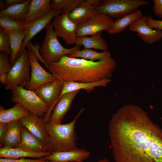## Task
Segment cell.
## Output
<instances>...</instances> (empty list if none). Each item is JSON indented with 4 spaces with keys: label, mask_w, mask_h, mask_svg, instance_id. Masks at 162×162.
Segmentation results:
<instances>
[{
    "label": "cell",
    "mask_w": 162,
    "mask_h": 162,
    "mask_svg": "<svg viewBox=\"0 0 162 162\" xmlns=\"http://www.w3.org/2000/svg\"><path fill=\"white\" fill-rule=\"evenodd\" d=\"M108 130L115 162H162V128L140 107H121Z\"/></svg>",
    "instance_id": "1"
},
{
    "label": "cell",
    "mask_w": 162,
    "mask_h": 162,
    "mask_svg": "<svg viewBox=\"0 0 162 162\" xmlns=\"http://www.w3.org/2000/svg\"><path fill=\"white\" fill-rule=\"evenodd\" d=\"M49 67L52 74L64 81L90 82L110 79L117 67V63L112 57L92 62L66 56Z\"/></svg>",
    "instance_id": "2"
},
{
    "label": "cell",
    "mask_w": 162,
    "mask_h": 162,
    "mask_svg": "<svg viewBox=\"0 0 162 162\" xmlns=\"http://www.w3.org/2000/svg\"><path fill=\"white\" fill-rule=\"evenodd\" d=\"M81 109L74 119L65 124L46 123L49 142L46 146L47 151L51 153L71 150L76 149L77 136L75 126L77 119L84 111Z\"/></svg>",
    "instance_id": "3"
},
{
    "label": "cell",
    "mask_w": 162,
    "mask_h": 162,
    "mask_svg": "<svg viewBox=\"0 0 162 162\" xmlns=\"http://www.w3.org/2000/svg\"><path fill=\"white\" fill-rule=\"evenodd\" d=\"M46 28V34L40 51L49 69V65L58 61L62 57L68 56L80 50L81 46L75 45L74 47L69 49L64 47L58 40V37L54 31L52 21Z\"/></svg>",
    "instance_id": "4"
},
{
    "label": "cell",
    "mask_w": 162,
    "mask_h": 162,
    "mask_svg": "<svg viewBox=\"0 0 162 162\" xmlns=\"http://www.w3.org/2000/svg\"><path fill=\"white\" fill-rule=\"evenodd\" d=\"M30 70L28 51L25 49L17 58L7 74L5 89L12 91L18 87L24 88L30 80Z\"/></svg>",
    "instance_id": "5"
},
{
    "label": "cell",
    "mask_w": 162,
    "mask_h": 162,
    "mask_svg": "<svg viewBox=\"0 0 162 162\" xmlns=\"http://www.w3.org/2000/svg\"><path fill=\"white\" fill-rule=\"evenodd\" d=\"M11 92V101L19 104L29 112L44 118L48 112L49 109L47 105L34 92L22 87H18Z\"/></svg>",
    "instance_id": "6"
},
{
    "label": "cell",
    "mask_w": 162,
    "mask_h": 162,
    "mask_svg": "<svg viewBox=\"0 0 162 162\" xmlns=\"http://www.w3.org/2000/svg\"><path fill=\"white\" fill-rule=\"evenodd\" d=\"M149 3L148 1L142 0H104L96 8L99 13L117 19Z\"/></svg>",
    "instance_id": "7"
},
{
    "label": "cell",
    "mask_w": 162,
    "mask_h": 162,
    "mask_svg": "<svg viewBox=\"0 0 162 162\" xmlns=\"http://www.w3.org/2000/svg\"><path fill=\"white\" fill-rule=\"evenodd\" d=\"M69 13L63 11L52 21L54 31L57 37L62 38L68 45L75 44L77 37V26L69 18Z\"/></svg>",
    "instance_id": "8"
},
{
    "label": "cell",
    "mask_w": 162,
    "mask_h": 162,
    "mask_svg": "<svg viewBox=\"0 0 162 162\" xmlns=\"http://www.w3.org/2000/svg\"><path fill=\"white\" fill-rule=\"evenodd\" d=\"M64 81L57 78L55 80L43 84L34 91L48 106L49 110L44 118L48 122L50 116L60 95Z\"/></svg>",
    "instance_id": "9"
},
{
    "label": "cell",
    "mask_w": 162,
    "mask_h": 162,
    "mask_svg": "<svg viewBox=\"0 0 162 162\" xmlns=\"http://www.w3.org/2000/svg\"><path fill=\"white\" fill-rule=\"evenodd\" d=\"M27 51L31 66V78L24 88L34 92L41 85L52 81L57 78L41 66L38 58L32 51Z\"/></svg>",
    "instance_id": "10"
},
{
    "label": "cell",
    "mask_w": 162,
    "mask_h": 162,
    "mask_svg": "<svg viewBox=\"0 0 162 162\" xmlns=\"http://www.w3.org/2000/svg\"><path fill=\"white\" fill-rule=\"evenodd\" d=\"M113 22L109 16L98 13L90 20L77 26V36L91 35L103 31L107 32Z\"/></svg>",
    "instance_id": "11"
},
{
    "label": "cell",
    "mask_w": 162,
    "mask_h": 162,
    "mask_svg": "<svg viewBox=\"0 0 162 162\" xmlns=\"http://www.w3.org/2000/svg\"><path fill=\"white\" fill-rule=\"evenodd\" d=\"M22 126L26 128L46 146L49 142L46 123L38 116L29 112L19 120Z\"/></svg>",
    "instance_id": "12"
},
{
    "label": "cell",
    "mask_w": 162,
    "mask_h": 162,
    "mask_svg": "<svg viewBox=\"0 0 162 162\" xmlns=\"http://www.w3.org/2000/svg\"><path fill=\"white\" fill-rule=\"evenodd\" d=\"M146 16H143L131 25L129 29L137 33L143 42L151 45L162 39V31L151 28L146 22Z\"/></svg>",
    "instance_id": "13"
},
{
    "label": "cell",
    "mask_w": 162,
    "mask_h": 162,
    "mask_svg": "<svg viewBox=\"0 0 162 162\" xmlns=\"http://www.w3.org/2000/svg\"><path fill=\"white\" fill-rule=\"evenodd\" d=\"M63 11L61 10L51 9L50 12L45 16L31 22L30 25L26 29L25 37L17 58L26 49L27 45L31 39L44 28H46L55 17L62 14Z\"/></svg>",
    "instance_id": "14"
},
{
    "label": "cell",
    "mask_w": 162,
    "mask_h": 162,
    "mask_svg": "<svg viewBox=\"0 0 162 162\" xmlns=\"http://www.w3.org/2000/svg\"><path fill=\"white\" fill-rule=\"evenodd\" d=\"M79 91H76L69 92L62 96L53 108L47 122L52 124H62Z\"/></svg>",
    "instance_id": "15"
},
{
    "label": "cell",
    "mask_w": 162,
    "mask_h": 162,
    "mask_svg": "<svg viewBox=\"0 0 162 162\" xmlns=\"http://www.w3.org/2000/svg\"><path fill=\"white\" fill-rule=\"evenodd\" d=\"M90 155V152L85 149L78 148L74 150L52 153L43 158L49 162H83Z\"/></svg>",
    "instance_id": "16"
},
{
    "label": "cell",
    "mask_w": 162,
    "mask_h": 162,
    "mask_svg": "<svg viewBox=\"0 0 162 162\" xmlns=\"http://www.w3.org/2000/svg\"><path fill=\"white\" fill-rule=\"evenodd\" d=\"M17 147L35 153L48 152L46 146L23 126L22 128L21 141Z\"/></svg>",
    "instance_id": "17"
},
{
    "label": "cell",
    "mask_w": 162,
    "mask_h": 162,
    "mask_svg": "<svg viewBox=\"0 0 162 162\" xmlns=\"http://www.w3.org/2000/svg\"><path fill=\"white\" fill-rule=\"evenodd\" d=\"M98 13L96 8L82 0L77 7L68 14V16L78 26L90 20Z\"/></svg>",
    "instance_id": "18"
},
{
    "label": "cell",
    "mask_w": 162,
    "mask_h": 162,
    "mask_svg": "<svg viewBox=\"0 0 162 162\" xmlns=\"http://www.w3.org/2000/svg\"><path fill=\"white\" fill-rule=\"evenodd\" d=\"M111 81L110 79H105L99 81L83 82L73 81H64L61 94L58 100L63 95L67 93L83 89L88 93L91 92L95 87H105Z\"/></svg>",
    "instance_id": "19"
},
{
    "label": "cell",
    "mask_w": 162,
    "mask_h": 162,
    "mask_svg": "<svg viewBox=\"0 0 162 162\" xmlns=\"http://www.w3.org/2000/svg\"><path fill=\"white\" fill-rule=\"evenodd\" d=\"M50 0H31L25 22L28 23L46 15L51 10Z\"/></svg>",
    "instance_id": "20"
},
{
    "label": "cell",
    "mask_w": 162,
    "mask_h": 162,
    "mask_svg": "<svg viewBox=\"0 0 162 162\" xmlns=\"http://www.w3.org/2000/svg\"><path fill=\"white\" fill-rule=\"evenodd\" d=\"M51 153L48 152L42 153L31 152L18 147L4 146L0 148V158L7 159H17L26 157L43 158L50 155Z\"/></svg>",
    "instance_id": "21"
},
{
    "label": "cell",
    "mask_w": 162,
    "mask_h": 162,
    "mask_svg": "<svg viewBox=\"0 0 162 162\" xmlns=\"http://www.w3.org/2000/svg\"><path fill=\"white\" fill-rule=\"evenodd\" d=\"M22 127L19 120L8 123L7 129L3 141L4 146L10 148L18 147L21 140Z\"/></svg>",
    "instance_id": "22"
},
{
    "label": "cell",
    "mask_w": 162,
    "mask_h": 162,
    "mask_svg": "<svg viewBox=\"0 0 162 162\" xmlns=\"http://www.w3.org/2000/svg\"><path fill=\"white\" fill-rule=\"evenodd\" d=\"M142 16V11L139 9L127 14L114 21L108 33L110 34L120 33Z\"/></svg>",
    "instance_id": "23"
},
{
    "label": "cell",
    "mask_w": 162,
    "mask_h": 162,
    "mask_svg": "<svg viewBox=\"0 0 162 162\" xmlns=\"http://www.w3.org/2000/svg\"><path fill=\"white\" fill-rule=\"evenodd\" d=\"M101 32L90 35L89 37H77L75 45H82L84 48L94 49L103 51H107L108 46L102 37Z\"/></svg>",
    "instance_id": "24"
},
{
    "label": "cell",
    "mask_w": 162,
    "mask_h": 162,
    "mask_svg": "<svg viewBox=\"0 0 162 162\" xmlns=\"http://www.w3.org/2000/svg\"><path fill=\"white\" fill-rule=\"evenodd\" d=\"M31 0L8 7L1 10L0 16H7L24 22L28 14Z\"/></svg>",
    "instance_id": "25"
},
{
    "label": "cell",
    "mask_w": 162,
    "mask_h": 162,
    "mask_svg": "<svg viewBox=\"0 0 162 162\" xmlns=\"http://www.w3.org/2000/svg\"><path fill=\"white\" fill-rule=\"evenodd\" d=\"M29 111L21 105L16 103L13 107L6 110L0 106V123H8L19 120L29 113Z\"/></svg>",
    "instance_id": "26"
},
{
    "label": "cell",
    "mask_w": 162,
    "mask_h": 162,
    "mask_svg": "<svg viewBox=\"0 0 162 162\" xmlns=\"http://www.w3.org/2000/svg\"><path fill=\"white\" fill-rule=\"evenodd\" d=\"M6 32L10 38L11 52L10 58L12 65L17 59L21 50L26 34V29L18 32Z\"/></svg>",
    "instance_id": "27"
},
{
    "label": "cell",
    "mask_w": 162,
    "mask_h": 162,
    "mask_svg": "<svg viewBox=\"0 0 162 162\" xmlns=\"http://www.w3.org/2000/svg\"><path fill=\"white\" fill-rule=\"evenodd\" d=\"M68 56L92 62L103 61L111 57L110 54L107 51L98 52L91 49L86 48L77 50Z\"/></svg>",
    "instance_id": "28"
},
{
    "label": "cell",
    "mask_w": 162,
    "mask_h": 162,
    "mask_svg": "<svg viewBox=\"0 0 162 162\" xmlns=\"http://www.w3.org/2000/svg\"><path fill=\"white\" fill-rule=\"evenodd\" d=\"M30 23H26L7 16L0 17V26L6 32H16L24 30Z\"/></svg>",
    "instance_id": "29"
},
{
    "label": "cell",
    "mask_w": 162,
    "mask_h": 162,
    "mask_svg": "<svg viewBox=\"0 0 162 162\" xmlns=\"http://www.w3.org/2000/svg\"><path fill=\"white\" fill-rule=\"evenodd\" d=\"M82 0H52L51 3V9L61 10L69 13L77 7Z\"/></svg>",
    "instance_id": "30"
},
{
    "label": "cell",
    "mask_w": 162,
    "mask_h": 162,
    "mask_svg": "<svg viewBox=\"0 0 162 162\" xmlns=\"http://www.w3.org/2000/svg\"><path fill=\"white\" fill-rule=\"evenodd\" d=\"M8 55L0 52V81L2 84L6 83L7 75L12 67Z\"/></svg>",
    "instance_id": "31"
},
{
    "label": "cell",
    "mask_w": 162,
    "mask_h": 162,
    "mask_svg": "<svg viewBox=\"0 0 162 162\" xmlns=\"http://www.w3.org/2000/svg\"><path fill=\"white\" fill-rule=\"evenodd\" d=\"M0 50L8 55H10L11 53L9 35L1 27L0 28Z\"/></svg>",
    "instance_id": "32"
},
{
    "label": "cell",
    "mask_w": 162,
    "mask_h": 162,
    "mask_svg": "<svg viewBox=\"0 0 162 162\" xmlns=\"http://www.w3.org/2000/svg\"><path fill=\"white\" fill-rule=\"evenodd\" d=\"M26 47L27 49V50L32 51L35 54L38 60L41 63L44 64L47 68V66L44 61L40 53V47L39 44H34L30 42L27 45Z\"/></svg>",
    "instance_id": "33"
},
{
    "label": "cell",
    "mask_w": 162,
    "mask_h": 162,
    "mask_svg": "<svg viewBox=\"0 0 162 162\" xmlns=\"http://www.w3.org/2000/svg\"><path fill=\"white\" fill-rule=\"evenodd\" d=\"M0 162H49L43 158L35 159H26L24 158L17 159H10L3 158H0Z\"/></svg>",
    "instance_id": "34"
},
{
    "label": "cell",
    "mask_w": 162,
    "mask_h": 162,
    "mask_svg": "<svg viewBox=\"0 0 162 162\" xmlns=\"http://www.w3.org/2000/svg\"><path fill=\"white\" fill-rule=\"evenodd\" d=\"M146 21L148 25L152 28L162 31V20H155L150 16H147Z\"/></svg>",
    "instance_id": "35"
},
{
    "label": "cell",
    "mask_w": 162,
    "mask_h": 162,
    "mask_svg": "<svg viewBox=\"0 0 162 162\" xmlns=\"http://www.w3.org/2000/svg\"><path fill=\"white\" fill-rule=\"evenodd\" d=\"M153 11L155 16L162 17V0H153Z\"/></svg>",
    "instance_id": "36"
},
{
    "label": "cell",
    "mask_w": 162,
    "mask_h": 162,
    "mask_svg": "<svg viewBox=\"0 0 162 162\" xmlns=\"http://www.w3.org/2000/svg\"><path fill=\"white\" fill-rule=\"evenodd\" d=\"M8 127V123H0V143L3 147V141Z\"/></svg>",
    "instance_id": "37"
},
{
    "label": "cell",
    "mask_w": 162,
    "mask_h": 162,
    "mask_svg": "<svg viewBox=\"0 0 162 162\" xmlns=\"http://www.w3.org/2000/svg\"><path fill=\"white\" fill-rule=\"evenodd\" d=\"M26 0H6L5 1V8L10 6L22 3Z\"/></svg>",
    "instance_id": "38"
},
{
    "label": "cell",
    "mask_w": 162,
    "mask_h": 162,
    "mask_svg": "<svg viewBox=\"0 0 162 162\" xmlns=\"http://www.w3.org/2000/svg\"><path fill=\"white\" fill-rule=\"evenodd\" d=\"M85 1L90 6L96 8L101 4L102 0H85Z\"/></svg>",
    "instance_id": "39"
},
{
    "label": "cell",
    "mask_w": 162,
    "mask_h": 162,
    "mask_svg": "<svg viewBox=\"0 0 162 162\" xmlns=\"http://www.w3.org/2000/svg\"><path fill=\"white\" fill-rule=\"evenodd\" d=\"M95 162H111L106 158H104L100 160Z\"/></svg>",
    "instance_id": "40"
}]
</instances>
